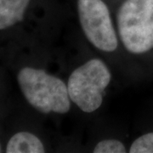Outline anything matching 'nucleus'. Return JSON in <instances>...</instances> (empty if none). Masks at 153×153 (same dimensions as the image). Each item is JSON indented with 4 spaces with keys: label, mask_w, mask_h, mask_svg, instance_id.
<instances>
[{
    "label": "nucleus",
    "mask_w": 153,
    "mask_h": 153,
    "mask_svg": "<svg viewBox=\"0 0 153 153\" xmlns=\"http://www.w3.org/2000/svg\"><path fill=\"white\" fill-rule=\"evenodd\" d=\"M116 23L119 41L128 53L144 55L153 51V0H125Z\"/></svg>",
    "instance_id": "f03ea898"
},
{
    "label": "nucleus",
    "mask_w": 153,
    "mask_h": 153,
    "mask_svg": "<svg viewBox=\"0 0 153 153\" xmlns=\"http://www.w3.org/2000/svg\"><path fill=\"white\" fill-rule=\"evenodd\" d=\"M78 21L85 38L100 52H115L119 45L117 31L103 0H77Z\"/></svg>",
    "instance_id": "20e7f679"
},
{
    "label": "nucleus",
    "mask_w": 153,
    "mask_h": 153,
    "mask_svg": "<svg viewBox=\"0 0 153 153\" xmlns=\"http://www.w3.org/2000/svg\"><path fill=\"white\" fill-rule=\"evenodd\" d=\"M129 153H153V132L139 136L131 144Z\"/></svg>",
    "instance_id": "6e6552de"
},
{
    "label": "nucleus",
    "mask_w": 153,
    "mask_h": 153,
    "mask_svg": "<svg viewBox=\"0 0 153 153\" xmlns=\"http://www.w3.org/2000/svg\"><path fill=\"white\" fill-rule=\"evenodd\" d=\"M17 81L27 101L39 112L64 115L70 111L72 102L67 84L60 77L27 66L20 70Z\"/></svg>",
    "instance_id": "f257e3e1"
},
{
    "label": "nucleus",
    "mask_w": 153,
    "mask_h": 153,
    "mask_svg": "<svg viewBox=\"0 0 153 153\" xmlns=\"http://www.w3.org/2000/svg\"><path fill=\"white\" fill-rule=\"evenodd\" d=\"M7 153H43L45 147L42 140L29 132H19L10 139L6 146Z\"/></svg>",
    "instance_id": "423d86ee"
},
{
    "label": "nucleus",
    "mask_w": 153,
    "mask_h": 153,
    "mask_svg": "<svg viewBox=\"0 0 153 153\" xmlns=\"http://www.w3.org/2000/svg\"><path fill=\"white\" fill-rule=\"evenodd\" d=\"M94 153H126L127 148L123 143L116 139H106L99 141L93 149Z\"/></svg>",
    "instance_id": "0eeeda50"
},
{
    "label": "nucleus",
    "mask_w": 153,
    "mask_h": 153,
    "mask_svg": "<svg viewBox=\"0 0 153 153\" xmlns=\"http://www.w3.org/2000/svg\"><path fill=\"white\" fill-rule=\"evenodd\" d=\"M0 152H1V146H0Z\"/></svg>",
    "instance_id": "1a4fd4ad"
},
{
    "label": "nucleus",
    "mask_w": 153,
    "mask_h": 153,
    "mask_svg": "<svg viewBox=\"0 0 153 153\" xmlns=\"http://www.w3.org/2000/svg\"><path fill=\"white\" fill-rule=\"evenodd\" d=\"M111 72L104 60L92 58L71 71L67 88L71 102L82 112L93 113L100 108Z\"/></svg>",
    "instance_id": "7ed1b4c3"
},
{
    "label": "nucleus",
    "mask_w": 153,
    "mask_h": 153,
    "mask_svg": "<svg viewBox=\"0 0 153 153\" xmlns=\"http://www.w3.org/2000/svg\"><path fill=\"white\" fill-rule=\"evenodd\" d=\"M31 0H0V31L22 22Z\"/></svg>",
    "instance_id": "39448f33"
}]
</instances>
